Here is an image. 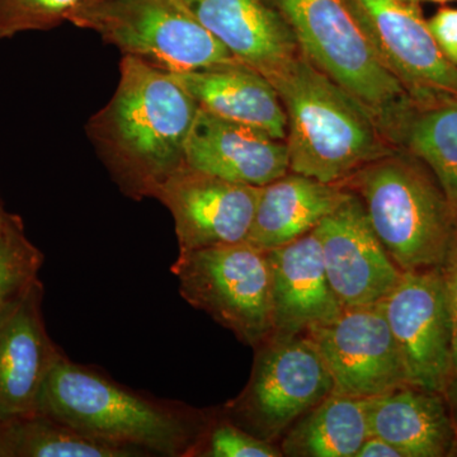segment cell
Returning a JSON list of instances; mask_svg holds the SVG:
<instances>
[{
	"label": "cell",
	"instance_id": "19",
	"mask_svg": "<svg viewBox=\"0 0 457 457\" xmlns=\"http://www.w3.org/2000/svg\"><path fill=\"white\" fill-rule=\"evenodd\" d=\"M370 435L378 436L403 457L453 456L457 431L442 394L400 387L368 399Z\"/></svg>",
	"mask_w": 457,
	"mask_h": 457
},
{
	"label": "cell",
	"instance_id": "24",
	"mask_svg": "<svg viewBox=\"0 0 457 457\" xmlns=\"http://www.w3.org/2000/svg\"><path fill=\"white\" fill-rule=\"evenodd\" d=\"M44 263V254L26 236L22 219L0 201V311L29 287Z\"/></svg>",
	"mask_w": 457,
	"mask_h": 457
},
{
	"label": "cell",
	"instance_id": "31",
	"mask_svg": "<svg viewBox=\"0 0 457 457\" xmlns=\"http://www.w3.org/2000/svg\"><path fill=\"white\" fill-rule=\"evenodd\" d=\"M0 457H3L2 438H0Z\"/></svg>",
	"mask_w": 457,
	"mask_h": 457
},
{
	"label": "cell",
	"instance_id": "13",
	"mask_svg": "<svg viewBox=\"0 0 457 457\" xmlns=\"http://www.w3.org/2000/svg\"><path fill=\"white\" fill-rule=\"evenodd\" d=\"M314 231L328 279L343 308L378 305L399 284L404 272L385 251L354 192L348 189Z\"/></svg>",
	"mask_w": 457,
	"mask_h": 457
},
{
	"label": "cell",
	"instance_id": "28",
	"mask_svg": "<svg viewBox=\"0 0 457 457\" xmlns=\"http://www.w3.org/2000/svg\"><path fill=\"white\" fill-rule=\"evenodd\" d=\"M427 25L444 55L457 65V9H438Z\"/></svg>",
	"mask_w": 457,
	"mask_h": 457
},
{
	"label": "cell",
	"instance_id": "12",
	"mask_svg": "<svg viewBox=\"0 0 457 457\" xmlns=\"http://www.w3.org/2000/svg\"><path fill=\"white\" fill-rule=\"evenodd\" d=\"M261 187L233 182L183 163L155 192L173 216L179 252L245 242Z\"/></svg>",
	"mask_w": 457,
	"mask_h": 457
},
{
	"label": "cell",
	"instance_id": "23",
	"mask_svg": "<svg viewBox=\"0 0 457 457\" xmlns=\"http://www.w3.org/2000/svg\"><path fill=\"white\" fill-rule=\"evenodd\" d=\"M3 457H140L139 451L96 440L45 414L0 422Z\"/></svg>",
	"mask_w": 457,
	"mask_h": 457
},
{
	"label": "cell",
	"instance_id": "3",
	"mask_svg": "<svg viewBox=\"0 0 457 457\" xmlns=\"http://www.w3.org/2000/svg\"><path fill=\"white\" fill-rule=\"evenodd\" d=\"M270 82L286 113L290 170L342 185L394 146L368 107L319 71L302 51Z\"/></svg>",
	"mask_w": 457,
	"mask_h": 457
},
{
	"label": "cell",
	"instance_id": "10",
	"mask_svg": "<svg viewBox=\"0 0 457 457\" xmlns=\"http://www.w3.org/2000/svg\"><path fill=\"white\" fill-rule=\"evenodd\" d=\"M303 335L326 363L333 393L370 399L409 385L380 303L343 309L339 317Z\"/></svg>",
	"mask_w": 457,
	"mask_h": 457
},
{
	"label": "cell",
	"instance_id": "25",
	"mask_svg": "<svg viewBox=\"0 0 457 457\" xmlns=\"http://www.w3.org/2000/svg\"><path fill=\"white\" fill-rule=\"evenodd\" d=\"M279 447L275 444L231 422L222 411H212L209 423L198 436L187 457H279Z\"/></svg>",
	"mask_w": 457,
	"mask_h": 457
},
{
	"label": "cell",
	"instance_id": "11",
	"mask_svg": "<svg viewBox=\"0 0 457 457\" xmlns=\"http://www.w3.org/2000/svg\"><path fill=\"white\" fill-rule=\"evenodd\" d=\"M380 305L408 384L445 396L453 362V332L442 269L403 273Z\"/></svg>",
	"mask_w": 457,
	"mask_h": 457
},
{
	"label": "cell",
	"instance_id": "18",
	"mask_svg": "<svg viewBox=\"0 0 457 457\" xmlns=\"http://www.w3.org/2000/svg\"><path fill=\"white\" fill-rule=\"evenodd\" d=\"M207 112L254 126L286 139V113L278 90L260 71L234 59L170 73Z\"/></svg>",
	"mask_w": 457,
	"mask_h": 457
},
{
	"label": "cell",
	"instance_id": "22",
	"mask_svg": "<svg viewBox=\"0 0 457 457\" xmlns=\"http://www.w3.org/2000/svg\"><path fill=\"white\" fill-rule=\"evenodd\" d=\"M393 144L429 168L457 215V98L414 102L396 129Z\"/></svg>",
	"mask_w": 457,
	"mask_h": 457
},
{
	"label": "cell",
	"instance_id": "5",
	"mask_svg": "<svg viewBox=\"0 0 457 457\" xmlns=\"http://www.w3.org/2000/svg\"><path fill=\"white\" fill-rule=\"evenodd\" d=\"M270 2L293 29L302 54L368 107L392 143L414 101L376 55L345 0Z\"/></svg>",
	"mask_w": 457,
	"mask_h": 457
},
{
	"label": "cell",
	"instance_id": "26",
	"mask_svg": "<svg viewBox=\"0 0 457 457\" xmlns=\"http://www.w3.org/2000/svg\"><path fill=\"white\" fill-rule=\"evenodd\" d=\"M83 0H0V40L18 33L47 31L68 22Z\"/></svg>",
	"mask_w": 457,
	"mask_h": 457
},
{
	"label": "cell",
	"instance_id": "4",
	"mask_svg": "<svg viewBox=\"0 0 457 457\" xmlns=\"http://www.w3.org/2000/svg\"><path fill=\"white\" fill-rule=\"evenodd\" d=\"M342 185L361 198L376 236L403 272L444 267L457 215L423 162L398 147Z\"/></svg>",
	"mask_w": 457,
	"mask_h": 457
},
{
	"label": "cell",
	"instance_id": "17",
	"mask_svg": "<svg viewBox=\"0 0 457 457\" xmlns=\"http://www.w3.org/2000/svg\"><path fill=\"white\" fill-rule=\"evenodd\" d=\"M266 255L272 284L273 335H303L309 328L339 317L345 308L328 279L314 230Z\"/></svg>",
	"mask_w": 457,
	"mask_h": 457
},
{
	"label": "cell",
	"instance_id": "14",
	"mask_svg": "<svg viewBox=\"0 0 457 457\" xmlns=\"http://www.w3.org/2000/svg\"><path fill=\"white\" fill-rule=\"evenodd\" d=\"M42 300L37 278L0 311V422L37 413L44 385L66 356L47 333Z\"/></svg>",
	"mask_w": 457,
	"mask_h": 457
},
{
	"label": "cell",
	"instance_id": "7",
	"mask_svg": "<svg viewBox=\"0 0 457 457\" xmlns=\"http://www.w3.org/2000/svg\"><path fill=\"white\" fill-rule=\"evenodd\" d=\"M170 270L179 278L180 296L240 342L255 348L273 335L266 252L246 240L179 252Z\"/></svg>",
	"mask_w": 457,
	"mask_h": 457
},
{
	"label": "cell",
	"instance_id": "6",
	"mask_svg": "<svg viewBox=\"0 0 457 457\" xmlns=\"http://www.w3.org/2000/svg\"><path fill=\"white\" fill-rule=\"evenodd\" d=\"M68 22L170 73L234 59L180 0H83Z\"/></svg>",
	"mask_w": 457,
	"mask_h": 457
},
{
	"label": "cell",
	"instance_id": "16",
	"mask_svg": "<svg viewBox=\"0 0 457 457\" xmlns=\"http://www.w3.org/2000/svg\"><path fill=\"white\" fill-rule=\"evenodd\" d=\"M239 62L275 77L300 49L293 29L270 0H180Z\"/></svg>",
	"mask_w": 457,
	"mask_h": 457
},
{
	"label": "cell",
	"instance_id": "32",
	"mask_svg": "<svg viewBox=\"0 0 457 457\" xmlns=\"http://www.w3.org/2000/svg\"><path fill=\"white\" fill-rule=\"evenodd\" d=\"M453 456H457V446L455 447V450H453Z\"/></svg>",
	"mask_w": 457,
	"mask_h": 457
},
{
	"label": "cell",
	"instance_id": "30",
	"mask_svg": "<svg viewBox=\"0 0 457 457\" xmlns=\"http://www.w3.org/2000/svg\"><path fill=\"white\" fill-rule=\"evenodd\" d=\"M404 2L414 3V4H418V3H422V2L447 3V2H453V0H404Z\"/></svg>",
	"mask_w": 457,
	"mask_h": 457
},
{
	"label": "cell",
	"instance_id": "29",
	"mask_svg": "<svg viewBox=\"0 0 457 457\" xmlns=\"http://www.w3.org/2000/svg\"><path fill=\"white\" fill-rule=\"evenodd\" d=\"M354 457H403L398 449L378 436L370 435Z\"/></svg>",
	"mask_w": 457,
	"mask_h": 457
},
{
	"label": "cell",
	"instance_id": "27",
	"mask_svg": "<svg viewBox=\"0 0 457 457\" xmlns=\"http://www.w3.org/2000/svg\"><path fill=\"white\" fill-rule=\"evenodd\" d=\"M442 272H444L445 286H446L451 332H453V362H451L449 386L445 393V399L449 405L451 417L457 431V228L446 262L442 267Z\"/></svg>",
	"mask_w": 457,
	"mask_h": 457
},
{
	"label": "cell",
	"instance_id": "2",
	"mask_svg": "<svg viewBox=\"0 0 457 457\" xmlns=\"http://www.w3.org/2000/svg\"><path fill=\"white\" fill-rule=\"evenodd\" d=\"M37 413L144 456L187 457L212 411L137 392L65 356L44 385Z\"/></svg>",
	"mask_w": 457,
	"mask_h": 457
},
{
	"label": "cell",
	"instance_id": "20",
	"mask_svg": "<svg viewBox=\"0 0 457 457\" xmlns=\"http://www.w3.org/2000/svg\"><path fill=\"white\" fill-rule=\"evenodd\" d=\"M343 185H332L288 171L262 186L253 224L246 242L267 252L311 233L347 196Z\"/></svg>",
	"mask_w": 457,
	"mask_h": 457
},
{
	"label": "cell",
	"instance_id": "8",
	"mask_svg": "<svg viewBox=\"0 0 457 457\" xmlns=\"http://www.w3.org/2000/svg\"><path fill=\"white\" fill-rule=\"evenodd\" d=\"M254 350L248 384L221 411L246 432L275 444L333 393L332 376L305 335H272Z\"/></svg>",
	"mask_w": 457,
	"mask_h": 457
},
{
	"label": "cell",
	"instance_id": "1",
	"mask_svg": "<svg viewBox=\"0 0 457 457\" xmlns=\"http://www.w3.org/2000/svg\"><path fill=\"white\" fill-rule=\"evenodd\" d=\"M197 102L163 69L123 56L106 106L90 117L87 135L120 191L131 200L155 192L185 163Z\"/></svg>",
	"mask_w": 457,
	"mask_h": 457
},
{
	"label": "cell",
	"instance_id": "21",
	"mask_svg": "<svg viewBox=\"0 0 457 457\" xmlns=\"http://www.w3.org/2000/svg\"><path fill=\"white\" fill-rule=\"evenodd\" d=\"M369 436L368 399L332 393L288 428L279 450L290 457H354Z\"/></svg>",
	"mask_w": 457,
	"mask_h": 457
},
{
	"label": "cell",
	"instance_id": "15",
	"mask_svg": "<svg viewBox=\"0 0 457 457\" xmlns=\"http://www.w3.org/2000/svg\"><path fill=\"white\" fill-rule=\"evenodd\" d=\"M185 161L198 170L258 187L290 171L285 140L203 108H198L186 141Z\"/></svg>",
	"mask_w": 457,
	"mask_h": 457
},
{
	"label": "cell",
	"instance_id": "9",
	"mask_svg": "<svg viewBox=\"0 0 457 457\" xmlns=\"http://www.w3.org/2000/svg\"><path fill=\"white\" fill-rule=\"evenodd\" d=\"M385 68L418 104L457 98V65L444 55L418 4L345 0Z\"/></svg>",
	"mask_w": 457,
	"mask_h": 457
}]
</instances>
